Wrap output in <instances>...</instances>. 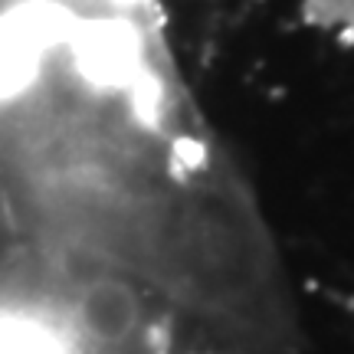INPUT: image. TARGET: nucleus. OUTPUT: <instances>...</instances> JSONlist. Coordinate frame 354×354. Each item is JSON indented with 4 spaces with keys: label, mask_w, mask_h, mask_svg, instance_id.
I'll use <instances>...</instances> for the list:
<instances>
[]
</instances>
